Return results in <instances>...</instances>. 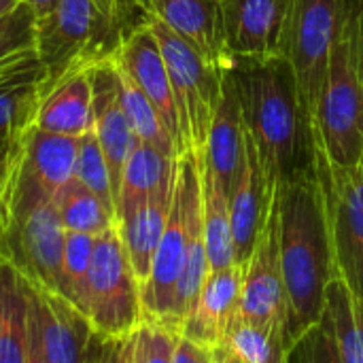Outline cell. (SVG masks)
I'll use <instances>...</instances> for the list:
<instances>
[{
    "mask_svg": "<svg viewBox=\"0 0 363 363\" xmlns=\"http://www.w3.org/2000/svg\"><path fill=\"white\" fill-rule=\"evenodd\" d=\"M232 57L274 60L287 55L294 0H223Z\"/></svg>",
    "mask_w": 363,
    "mask_h": 363,
    "instance_id": "4fadbf2b",
    "label": "cell"
},
{
    "mask_svg": "<svg viewBox=\"0 0 363 363\" xmlns=\"http://www.w3.org/2000/svg\"><path fill=\"white\" fill-rule=\"evenodd\" d=\"M140 11L168 26L204 60L230 70L234 57L228 49L223 0H143Z\"/></svg>",
    "mask_w": 363,
    "mask_h": 363,
    "instance_id": "5bb4252c",
    "label": "cell"
},
{
    "mask_svg": "<svg viewBox=\"0 0 363 363\" xmlns=\"http://www.w3.org/2000/svg\"><path fill=\"white\" fill-rule=\"evenodd\" d=\"M113 64H115V60H113ZM115 68H117V77H119V100H121V106H123L128 121H130L132 130L136 132L138 140L160 149L162 153H166L170 157H179V149H177L170 132L166 130L157 108L151 104V100L145 96V91L117 64H115Z\"/></svg>",
    "mask_w": 363,
    "mask_h": 363,
    "instance_id": "f546056e",
    "label": "cell"
},
{
    "mask_svg": "<svg viewBox=\"0 0 363 363\" xmlns=\"http://www.w3.org/2000/svg\"><path fill=\"white\" fill-rule=\"evenodd\" d=\"M230 74L240 98L242 119L268 181L279 187L317 162V136L306 117L294 70L285 57H234Z\"/></svg>",
    "mask_w": 363,
    "mask_h": 363,
    "instance_id": "7a4b0ae2",
    "label": "cell"
},
{
    "mask_svg": "<svg viewBox=\"0 0 363 363\" xmlns=\"http://www.w3.org/2000/svg\"><path fill=\"white\" fill-rule=\"evenodd\" d=\"M317 172L328 200L338 277L363 298V160L338 166L317 145Z\"/></svg>",
    "mask_w": 363,
    "mask_h": 363,
    "instance_id": "ba28073f",
    "label": "cell"
},
{
    "mask_svg": "<svg viewBox=\"0 0 363 363\" xmlns=\"http://www.w3.org/2000/svg\"><path fill=\"white\" fill-rule=\"evenodd\" d=\"M242 277L245 268L236 264L211 270L179 334L208 349L221 345L240 313Z\"/></svg>",
    "mask_w": 363,
    "mask_h": 363,
    "instance_id": "d6986e66",
    "label": "cell"
},
{
    "mask_svg": "<svg viewBox=\"0 0 363 363\" xmlns=\"http://www.w3.org/2000/svg\"><path fill=\"white\" fill-rule=\"evenodd\" d=\"M240 317L257 323L277 325L291 336V311L281 266V234H279V198L274 194L272 208L262 225L253 253L245 264Z\"/></svg>",
    "mask_w": 363,
    "mask_h": 363,
    "instance_id": "8fae6325",
    "label": "cell"
},
{
    "mask_svg": "<svg viewBox=\"0 0 363 363\" xmlns=\"http://www.w3.org/2000/svg\"><path fill=\"white\" fill-rule=\"evenodd\" d=\"M143 21L151 28L153 36L160 43L187 153L200 151L206 145L208 130L223 94V79L228 70H221L219 66L204 60L191 45H187L160 19L143 15Z\"/></svg>",
    "mask_w": 363,
    "mask_h": 363,
    "instance_id": "8992f818",
    "label": "cell"
},
{
    "mask_svg": "<svg viewBox=\"0 0 363 363\" xmlns=\"http://www.w3.org/2000/svg\"><path fill=\"white\" fill-rule=\"evenodd\" d=\"M72 179H77L81 185H85L106 206H111L115 211V191H113L111 170H108L104 151H102L94 130L79 138L77 162H74V177Z\"/></svg>",
    "mask_w": 363,
    "mask_h": 363,
    "instance_id": "d6a6232c",
    "label": "cell"
},
{
    "mask_svg": "<svg viewBox=\"0 0 363 363\" xmlns=\"http://www.w3.org/2000/svg\"><path fill=\"white\" fill-rule=\"evenodd\" d=\"M38 70H43V66H40V64H38V66H34V68H28V70L15 72V74L0 77V87H2V85H6V83H13V81H17V79H23V77H28V74H34V72H38Z\"/></svg>",
    "mask_w": 363,
    "mask_h": 363,
    "instance_id": "ee69618b",
    "label": "cell"
},
{
    "mask_svg": "<svg viewBox=\"0 0 363 363\" xmlns=\"http://www.w3.org/2000/svg\"><path fill=\"white\" fill-rule=\"evenodd\" d=\"M349 6H351V19H353L355 62H357V72L363 85V0H349Z\"/></svg>",
    "mask_w": 363,
    "mask_h": 363,
    "instance_id": "f35d334b",
    "label": "cell"
},
{
    "mask_svg": "<svg viewBox=\"0 0 363 363\" xmlns=\"http://www.w3.org/2000/svg\"><path fill=\"white\" fill-rule=\"evenodd\" d=\"M140 2L143 0H123V15L132 9H140Z\"/></svg>",
    "mask_w": 363,
    "mask_h": 363,
    "instance_id": "f6af8a7d",
    "label": "cell"
},
{
    "mask_svg": "<svg viewBox=\"0 0 363 363\" xmlns=\"http://www.w3.org/2000/svg\"><path fill=\"white\" fill-rule=\"evenodd\" d=\"M36 55V19L21 2L0 17V77L15 74L38 66Z\"/></svg>",
    "mask_w": 363,
    "mask_h": 363,
    "instance_id": "4dcf8cb0",
    "label": "cell"
},
{
    "mask_svg": "<svg viewBox=\"0 0 363 363\" xmlns=\"http://www.w3.org/2000/svg\"><path fill=\"white\" fill-rule=\"evenodd\" d=\"M94 62L96 60H87L72 66L45 89L36 111V130L72 138H81L94 130V91L89 74Z\"/></svg>",
    "mask_w": 363,
    "mask_h": 363,
    "instance_id": "ffe728a7",
    "label": "cell"
},
{
    "mask_svg": "<svg viewBox=\"0 0 363 363\" xmlns=\"http://www.w3.org/2000/svg\"><path fill=\"white\" fill-rule=\"evenodd\" d=\"M200 155V179H202V223H204V245L211 270H223L234 266V236L230 219L228 191L206 166Z\"/></svg>",
    "mask_w": 363,
    "mask_h": 363,
    "instance_id": "cb8c5ba5",
    "label": "cell"
},
{
    "mask_svg": "<svg viewBox=\"0 0 363 363\" xmlns=\"http://www.w3.org/2000/svg\"><path fill=\"white\" fill-rule=\"evenodd\" d=\"M79 138L32 130L21 162L15 215L40 200H53L55 194L74 177Z\"/></svg>",
    "mask_w": 363,
    "mask_h": 363,
    "instance_id": "9a60e30c",
    "label": "cell"
},
{
    "mask_svg": "<svg viewBox=\"0 0 363 363\" xmlns=\"http://www.w3.org/2000/svg\"><path fill=\"white\" fill-rule=\"evenodd\" d=\"M96 236L83 232H66L62 255V298L81 313L85 311V285L91 266Z\"/></svg>",
    "mask_w": 363,
    "mask_h": 363,
    "instance_id": "1f68e13d",
    "label": "cell"
},
{
    "mask_svg": "<svg viewBox=\"0 0 363 363\" xmlns=\"http://www.w3.org/2000/svg\"><path fill=\"white\" fill-rule=\"evenodd\" d=\"M28 363H47L45 355H43V347H40L36 328L30 319V313H28Z\"/></svg>",
    "mask_w": 363,
    "mask_h": 363,
    "instance_id": "60d3db41",
    "label": "cell"
},
{
    "mask_svg": "<svg viewBox=\"0 0 363 363\" xmlns=\"http://www.w3.org/2000/svg\"><path fill=\"white\" fill-rule=\"evenodd\" d=\"M119 40L121 34L106 26L94 0H60L36 23V55L45 68L43 89L72 66L113 53Z\"/></svg>",
    "mask_w": 363,
    "mask_h": 363,
    "instance_id": "52a82bcc",
    "label": "cell"
},
{
    "mask_svg": "<svg viewBox=\"0 0 363 363\" xmlns=\"http://www.w3.org/2000/svg\"><path fill=\"white\" fill-rule=\"evenodd\" d=\"M247 363H287L294 347L285 330L236 317L223 340Z\"/></svg>",
    "mask_w": 363,
    "mask_h": 363,
    "instance_id": "f1b7e54d",
    "label": "cell"
},
{
    "mask_svg": "<svg viewBox=\"0 0 363 363\" xmlns=\"http://www.w3.org/2000/svg\"><path fill=\"white\" fill-rule=\"evenodd\" d=\"M94 334L121 340L145 321L140 281L132 268L119 225L96 236L85 285V311Z\"/></svg>",
    "mask_w": 363,
    "mask_h": 363,
    "instance_id": "5b68a950",
    "label": "cell"
},
{
    "mask_svg": "<svg viewBox=\"0 0 363 363\" xmlns=\"http://www.w3.org/2000/svg\"><path fill=\"white\" fill-rule=\"evenodd\" d=\"M277 187L268 181L262 166L257 147L247 132L245 157L238 168V174L228 191L230 200V219L234 236V262L242 266L249 262L257 234L266 223V217L272 208Z\"/></svg>",
    "mask_w": 363,
    "mask_h": 363,
    "instance_id": "e0dca14e",
    "label": "cell"
},
{
    "mask_svg": "<svg viewBox=\"0 0 363 363\" xmlns=\"http://www.w3.org/2000/svg\"><path fill=\"white\" fill-rule=\"evenodd\" d=\"M174 363H213L211 349L179 334L177 347H174Z\"/></svg>",
    "mask_w": 363,
    "mask_h": 363,
    "instance_id": "8d00e7d4",
    "label": "cell"
},
{
    "mask_svg": "<svg viewBox=\"0 0 363 363\" xmlns=\"http://www.w3.org/2000/svg\"><path fill=\"white\" fill-rule=\"evenodd\" d=\"M121 340H111V338H102V336L94 334L91 340H89V349H87L85 363H115V359H117V349H119V342Z\"/></svg>",
    "mask_w": 363,
    "mask_h": 363,
    "instance_id": "74e56055",
    "label": "cell"
},
{
    "mask_svg": "<svg viewBox=\"0 0 363 363\" xmlns=\"http://www.w3.org/2000/svg\"><path fill=\"white\" fill-rule=\"evenodd\" d=\"M53 204L66 232H83L98 236L117 223V213L77 179H70L55 194Z\"/></svg>",
    "mask_w": 363,
    "mask_h": 363,
    "instance_id": "83f0119b",
    "label": "cell"
},
{
    "mask_svg": "<svg viewBox=\"0 0 363 363\" xmlns=\"http://www.w3.org/2000/svg\"><path fill=\"white\" fill-rule=\"evenodd\" d=\"M340 0H294L287 55L300 104L315 128L319 96L330 70L332 49L336 40Z\"/></svg>",
    "mask_w": 363,
    "mask_h": 363,
    "instance_id": "9c48e42d",
    "label": "cell"
},
{
    "mask_svg": "<svg viewBox=\"0 0 363 363\" xmlns=\"http://www.w3.org/2000/svg\"><path fill=\"white\" fill-rule=\"evenodd\" d=\"M98 13L102 15V19L106 21L108 28H113L115 32L121 34V21H123V0H94ZM123 36V34H121Z\"/></svg>",
    "mask_w": 363,
    "mask_h": 363,
    "instance_id": "ab89813d",
    "label": "cell"
},
{
    "mask_svg": "<svg viewBox=\"0 0 363 363\" xmlns=\"http://www.w3.org/2000/svg\"><path fill=\"white\" fill-rule=\"evenodd\" d=\"M345 363H363V298L336 277L325 291V313Z\"/></svg>",
    "mask_w": 363,
    "mask_h": 363,
    "instance_id": "484cf974",
    "label": "cell"
},
{
    "mask_svg": "<svg viewBox=\"0 0 363 363\" xmlns=\"http://www.w3.org/2000/svg\"><path fill=\"white\" fill-rule=\"evenodd\" d=\"M111 55L113 53L96 60L89 68V74H91V91H94V132L104 151L111 170L113 191L117 198L123 166L140 140L132 130L128 115L121 106L119 77Z\"/></svg>",
    "mask_w": 363,
    "mask_h": 363,
    "instance_id": "ac0fdd59",
    "label": "cell"
},
{
    "mask_svg": "<svg viewBox=\"0 0 363 363\" xmlns=\"http://www.w3.org/2000/svg\"><path fill=\"white\" fill-rule=\"evenodd\" d=\"M2 287H4V264H0V313H2Z\"/></svg>",
    "mask_w": 363,
    "mask_h": 363,
    "instance_id": "bcb514c9",
    "label": "cell"
},
{
    "mask_svg": "<svg viewBox=\"0 0 363 363\" xmlns=\"http://www.w3.org/2000/svg\"><path fill=\"white\" fill-rule=\"evenodd\" d=\"M245 140H247V125L242 119L240 98L236 91V83L225 72L223 79V94L215 113V119L208 130V138L204 149H200L206 166L215 172L219 183L225 191H230L238 168L245 157Z\"/></svg>",
    "mask_w": 363,
    "mask_h": 363,
    "instance_id": "44dd1931",
    "label": "cell"
},
{
    "mask_svg": "<svg viewBox=\"0 0 363 363\" xmlns=\"http://www.w3.org/2000/svg\"><path fill=\"white\" fill-rule=\"evenodd\" d=\"M113 60L145 91V96L157 108L166 130L170 132L179 149V157L185 155L187 147L181 130V119H179L168 68L157 38L153 36L151 28L143 19L140 23L132 26L128 32H123L117 49L113 51Z\"/></svg>",
    "mask_w": 363,
    "mask_h": 363,
    "instance_id": "7c38bea8",
    "label": "cell"
},
{
    "mask_svg": "<svg viewBox=\"0 0 363 363\" xmlns=\"http://www.w3.org/2000/svg\"><path fill=\"white\" fill-rule=\"evenodd\" d=\"M23 153L26 147L0 149V264H2V247L15 221V194H17Z\"/></svg>",
    "mask_w": 363,
    "mask_h": 363,
    "instance_id": "e575fe53",
    "label": "cell"
},
{
    "mask_svg": "<svg viewBox=\"0 0 363 363\" xmlns=\"http://www.w3.org/2000/svg\"><path fill=\"white\" fill-rule=\"evenodd\" d=\"M21 2L32 11L34 19H36V23H38V21H43V19L55 9V4H57L60 0H21Z\"/></svg>",
    "mask_w": 363,
    "mask_h": 363,
    "instance_id": "7bdbcfd3",
    "label": "cell"
},
{
    "mask_svg": "<svg viewBox=\"0 0 363 363\" xmlns=\"http://www.w3.org/2000/svg\"><path fill=\"white\" fill-rule=\"evenodd\" d=\"M179 334L155 323L143 321L136 330V362L138 363H174V347Z\"/></svg>",
    "mask_w": 363,
    "mask_h": 363,
    "instance_id": "d590c367",
    "label": "cell"
},
{
    "mask_svg": "<svg viewBox=\"0 0 363 363\" xmlns=\"http://www.w3.org/2000/svg\"><path fill=\"white\" fill-rule=\"evenodd\" d=\"M315 136L328 160L338 166H355L363 160V85L349 0H340L330 70L315 113Z\"/></svg>",
    "mask_w": 363,
    "mask_h": 363,
    "instance_id": "277c9868",
    "label": "cell"
},
{
    "mask_svg": "<svg viewBox=\"0 0 363 363\" xmlns=\"http://www.w3.org/2000/svg\"><path fill=\"white\" fill-rule=\"evenodd\" d=\"M66 230L53 200H40L15 215L2 247V264L26 283L62 296V255Z\"/></svg>",
    "mask_w": 363,
    "mask_h": 363,
    "instance_id": "30bf717a",
    "label": "cell"
},
{
    "mask_svg": "<svg viewBox=\"0 0 363 363\" xmlns=\"http://www.w3.org/2000/svg\"><path fill=\"white\" fill-rule=\"evenodd\" d=\"M211 362L213 363H247L230 345L221 342L211 349Z\"/></svg>",
    "mask_w": 363,
    "mask_h": 363,
    "instance_id": "b9f144b4",
    "label": "cell"
},
{
    "mask_svg": "<svg viewBox=\"0 0 363 363\" xmlns=\"http://www.w3.org/2000/svg\"><path fill=\"white\" fill-rule=\"evenodd\" d=\"M281 266L294 342L325 313V291L338 277L328 200L315 166L277 187Z\"/></svg>",
    "mask_w": 363,
    "mask_h": 363,
    "instance_id": "6da1fadb",
    "label": "cell"
},
{
    "mask_svg": "<svg viewBox=\"0 0 363 363\" xmlns=\"http://www.w3.org/2000/svg\"><path fill=\"white\" fill-rule=\"evenodd\" d=\"M45 68L0 87V149H21L34 130Z\"/></svg>",
    "mask_w": 363,
    "mask_h": 363,
    "instance_id": "d4e9b609",
    "label": "cell"
},
{
    "mask_svg": "<svg viewBox=\"0 0 363 363\" xmlns=\"http://www.w3.org/2000/svg\"><path fill=\"white\" fill-rule=\"evenodd\" d=\"M26 291L28 313L47 363H85L94 336L87 317L60 294L32 287L30 283H26Z\"/></svg>",
    "mask_w": 363,
    "mask_h": 363,
    "instance_id": "2e32d148",
    "label": "cell"
},
{
    "mask_svg": "<svg viewBox=\"0 0 363 363\" xmlns=\"http://www.w3.org/2000/svg\"><path fill=\"white\" fill-rule=\"evenodd\" d=\"M202 228V179L200 155L189 151L177 162V181L172 206L162 234L149 279L140 287L143 313L147 321H155L179 334L177 323V289L189 255V247Z\"/></svg>",
    "mask_w": 363,
    "mask_h": 363,
    "instance_id": "3957f363",
    "label": "cell"
},
{
    "mask_svg": "<svg viewBox=\"0 0 363 363\" xmlns=\"http://www.w3.org/2000/svg\"><path fill=\"white\" fill-rule=\"evenodd\" d=\"M172 194H174V183L153 194L149 200L134 206L125 215L117 217V225H119L125 251L130 255L132 268L140 281V287L149 279L153 257L157 253L162 234L166 230V221H168L170 206H172Z\"/></svg>",
    "mask_w": 363,
    "mask_h": 363,
    "instance_id": "7402d4cb",
    "label": "cell"
},
{
    "mask_svg": "<svg viewBox=\"0 0 363 363\" xmlns=\"http://www.w3.org/2000/svg\"><path fill=\"white\" fill-rule=\"evenodd\" d=\"M287 363H345L330 319L323 315L315 325L298 336Z\"/></svg>",
    "mask_w": 363,
    "mask_h": 363,
    "instance_id": "836d02e7",
    "label": "cell"
},
{
    "mask_svg": "<svg viewBox=\"0 0 363 363\" xmlns=\"http://www.w3.org/2000/svg\"><path fill=\"white\" fill-rule=\"evenodd\" d=\"M0 363H28V291L15 268L4 266Z\"/></svg>",
    "mask_w": 363,
    "mask_h": 363,
    "instance_id": "4316f807",
    "label": "cell"
},
{
    "mask_svg": "<svg viewBox=\"0 0 363 363\" xmlns=\"http://www.w3.org/2000/svg\"><path fill=\"white\" fill-rule=\"evenodd\" d=\"M177 162L179 157H170L147 143H138L121 172L115 198L117 217L143 204L153 194L170 187L177 179Z\"/></svg>",
    "mask_w": 363,
    "mask_h": 363,
    "instance_id": "603a6c76",
    "label": "cell"
}]
</instances>
